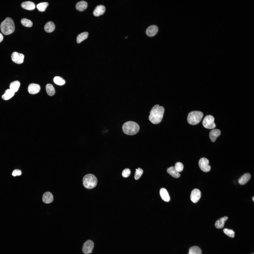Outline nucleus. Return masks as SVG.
<instances>
[{
  "mask_svg": "<svg viewBox=\"0 0 254 254\" xmlns=\"http://www.w3.org/2000/svg\"><path fill=\"white\" fill-rule=\"evenodd\" d=\"M48 5L47 2H44L40 3L38 4L36 7L38 10L41 12L44 11Z\"/></svg>",
  "mask_w": 254,
  "mask_h": 254,
  "instance_id": "cd10ccee",
  "label": "nucleus"
},
{
  "mask_svg": "<svg viewBox=\"0 0 254 254\" xmlns=\"http://www.w3.org/2000/svg\"><path fill=\"white\" fill-rule=\"evenodd\" d=\"M42 199L43 202L44 203L47 204L50 203L53 201V196L51 192H47L43 194Z\"/></svg>",
  "mask_w": 254,
  "mask_h": 254,
  "instance_id": "ddd939ff",
  "label": "nucleus"
},
{
  "mask_svg": "<svg viewBox=\"0 0 254 254\" xmlns=\"http://www.w3.org/2000/svg\"><path fill=\"white\" fill-rule=\"evenodd\" d=\"M158 31V27L155 25H152L149 26L147 29L146 33L149 36L152 37L155 36Z\"/></svg>",
  "mask_w": 254,
  "mask_h": 254,
  "instance_id": "9b49d317",
  "label": "nucleus"
},
{
  "mask_svg": "<svg viewBox=\"0 0 254 254\" xmlns=\"http://www.w3.org/2000/svg\"><path fill=\"white\" fill-rule=\"evenodd\" d=\"M228 219V217L226 216L220 218L216 222L215 225V227L218 229L223 228L225 222Z\"/></svg>",
  "mask_w": 254,
  "mask_h": 254,
  "instance_id": "a211bd4d",
  "label": "nucleus"
},
{
  "mask_svg": "<svg viewBox=\"0 0 254 254\" xmlns=\"http://www.w3.org/2000/svg\"><path fill=\"white\" fill-rule=\"evenodd\" d=\"M202 251L198 246H194L190 247L189 250L188 254H202Z\"/></svg>",
  "mask_w": 254,
  "mask_h": 254,
  "instance_id": "a878e982",
  "label": "nucleus"
},
{
  "mask_svg": "<svg viewBox=\"0 0 254 254\" xmlns=\"http://www.w3.org/2000/svg\"><path fill=\"white\" fill-rule=\"evenodd\" d=\"M20 85V83L18 81H16L11 82L10 85V89L14 92H17Z\"/></svg>",
  "mask_w": 254,
  "mask_h": 254,
  "instance_id": "b1692460",
  "label": "nucleus"
},
{
  "mask_svg": "<svg viewBox=\"0 0 254 254\" xmlns=\"http://www.w3.org/2000/svg\"><path fill=\"white\" fill-rule=\"evenodd\" d=\"M251 177L249 173H246L243 175L239 179V183L241 185L246 184L248 182Z\"/></svg>",
  "mask_w": 254,
  "mask_h": 254,
  "instance_id": "aec40b11",
  "label": "nucleus"
},
{
  "mask_svg": "<svg viewBox=\"0 0 254 254\" xmlns=\"http://www.w3.org/2000/svg\"><path fill=\"white\" fill-rule=\"evenodd\" d=\"M3 39V36L0 33V43L1 42Z\"/></svg>",
  "mask_w": 254,
  "mask_h": 254,
  "instance_id": "c9c22d12",
  "label": "nucleus"
},
{
  "mask_svg": "<svg viewBox=\"0 0 254 254\" xmlns=\"http://www.w3.org/2000/svg\"><path fill=\"white\" fill-rule=\"evenodd\" d=\"M21 22L23 25L27 27H30L32 25V22L30 20L25 18L22 19Z\"/></svg>",
  "mask_w": 254,
  "mask_h": 254,
  "instance_id": "c756f323",
  "label": "nucleus"
},
{
  "mask_svg": "<svg viewBox=\"0 0 254 254\" xmlns=\"http://www.w3.org/2000/svg\"><path fill=\"white\" fill-rule=\"evenodd\" d=\"M40 85L34 83L30 84L28 86V90L29 93L32 94H35L40 91Z\"/></svg>",
  "mask_w": 254,
  "mask_h": 254,
  "instance_id": "f8f14e48",
  "label": "nucleus"
},
{
  "mask_svg": "<svg viewBox=\"0 0 254 254\" xmlns=\"http://www.w3.org/2000/svg\"><path fill=\"white\" fill-rule=\"evenodd\" d=\"M21 6L22 8L28 10H33L35 7L34 3L33 2L29 1L22 2Z\"/></svg>",
  "mask_w": 254,
  "mask_h": 254,
  "instance_id": "dca6fc26",
  "label": "nucleus"
},
{
  "mask_svg": "<svg viewBox=\"0 0 254 254\" xmlns=\"http://www.w3.org/2000/svg\"><path fill=\"white\" fill-rule=\"evenodd\" d=\"M94 246V244L92 241L88 240L84 244L82 251L85 254H88L92 253Z\"/></svg>",
  "mask_w": 254,
  "mask_h": 254,
  "instance_id": "6e6552de",
  "label": "nucleus"
},
{
  "mask_svg": "<svg viewBox=\"0 0 254 254\" xmlns=\"http://www.w3.org/2000/svg\"><path fill=\"white\" fill-rule=\"evenodd\" d=\"M84 186L88 189H91L97 185L98 181L96 177L93 175L89 174L85 175L83 179Z\"/></svg>",
  "mask_w": 254,
  "mask_h": 254,
  "instance_id": "20e7f679",
  "label": "nucleus"
},
{
  "mask_svg": "<svg viewBox=\"0 0 254 254\" xmlns=\"http://www.w3.org/2000/svg\"><path fill=\"white\" fill-rule=\"evenodd\" d=\"M0 30L2 33L5 35L13 32L15 30V26L13 20L9 17H7L1 24Z\"/></svg>",
  "mask_w": 254,
  "mask_h": 254,
  "instance_id": "f03ea898",
  "label": "nucleus"
},
{
  "mask_svg": "<svg viewBox=\"0 0 254 254\" xmlns=\"http://www.w3.org/2000/svg\"><path fill=\"white\" fill-rule=\"evenodd\" d=\"M131 173V171L129 169L126 168L122 172V175L123 177H127L130 175Z\"/></svg>",
  "mask_w": 254,
  "mask_h": 254,
  "instance_id": "72a5a7b5",
  "label": "nucleus"
},
{
  "mask_svg": "<svg viewBox=\"0 0 254 254\" xmlns=\"http://www.w3.org/2000/svg\"><path fill=\"white\" fill-rule=\"evenodd\" d=\"M209 161L208 160L205 158H201L199 162V167L203 171L207 172L209 171L211 169V167L209 164Z\"/></svg>",
  "mask_w": 254,
  "mask_h": 254,
  "instance_id": "0eeeda50",
  "label": "nucleus"
},
{
  "mask_svg": "<svg viewBox=\"0 0 254 254\" xmlns=\"http://www.w3.org/2000/svg\"><path fill=\"white\" fill-rule=\"evenodd\" d=\"M55 28V25L52 21H50L47 22L45 25L44 29L45 31L48 32H51L54 31Z\"/></svg>",
  "mask_w": 254,
  "mask_h": 254,
  "instance_id": "412c9836",
  "label": "nucleus"
},
{
  "mask_svg": "<svg viewBox=\"0 0 254 254\" xmlns=\"http://www.w3.org/2000/svg\"><path fill=\"white\" fill-rule=\"evenodd\" d=\"M24 56L23 54L18 52H13L11 55L12 61L15 63L20 64L22 63L23 61Z\"/></svg>",
  "mask_w": 254,
  "mask_h": 254,
  "instance_id": "1a4fd4ad",
  "label": "nucleus"
},
{
  "mask_svg": "<svg viewBox=\"0 0 254 254\" xmlns=\"http://www.w3.org/2000/svg\"><path fill=\"white\" fill-rule=\"evenodd\" d=\"M252 199L253 201H254V197H253L252 198Z\"/></svg>",
  "mask_w": 254,
  "mask_h": 254,
  "instance_id": "e433bc0d",
  "label": "nucleus"
},
{
  "mask_svg": "<svg viewBox=\"0 0 254 254\" xmlns=\"http://www.w3.org/2000/svg\"><path fill=\"white\" fill-rule=\"evenodd\" d=\"M123 132L126 134L133 135L137 134L139 131L140 127L136 123L133 121H128L125 123L122 126Z\"/></svg>",
  "mask_w": 254,
  "mask_h": 254,
  "instance_id": "7ed1b4c3",
  "label": "nucleus"
},
{
  "mask_svg": "<svg viewBox=\"0 0 254 254\" xmlns=\"http://www.w3.org/2000/svg\"><path fill=\"white\" fill-rule=\"evenodd\" d=\"M220 131L218 129H214L211 130L209 134V137L213 142H214L217 138L221 134Z\"/></svg>",
  "mask_w": 254,
  "mask_h": 254,
  "instance_id": "2eb2a0df",
  "label": "nucleus"
},
{
  "mask_svg": "<svg viewBox=\"0 0 254 254\" xmlns=\"http://www.w3.org/2000/svg\"><path fill=\"white\" fill-rule=\"evenodd\" d=\"M164 111V108L158 104L155 105L151 109L149 119L150 121L155 124L160 123L162 119Z\"/></svg>",
  "mask_w": 254,
  "mask_h": 254,
  "instance_id": "f257e3e1",
  "label": "nucleus"
},
{
  "mask_svg": "<svg viewBox=\"0 0 254 254\" xmlns=\"http://www.w3.org/2000/svg\"><path fill=\"white\" fill-rule=\"evenodd\" d=\"M136 172L135 175V178L136 180H138L141 177L143 173V170L139 168L138 169H136Z\"/></svg>",
  "mask_w": 254,
  "mask_h": 254,
  "instance_id": "2f4dec72",
  "label": "nucleus"
},
{
  "mask_svg": "<svg viewBox=\"0 0 254 254\" xmlns=\"http://www.w3.org/2000/svg\"><path fill=\"white\" fill-rule=\"evenodd\" d=\"M105 10V7L102 5L97 6L93 12L94 15L96 16H99L103 14Z\"/></svg>",
  "mask_w": 254,
  "mask_h": 254,
  "instance_id": "4468645a",
  "label": "nucleus"
},
{
  "mask_svg": "<svg viewBox=\"0 0 254 254\" xmlns=\"http://www.w3.org/2000/svg\"><path fill=\"white\" fill-rule=\"evenodd\" d=\"M88 35V33L87 32H85L79 34L77 38V42L79 43L84 40L87 38Z\"/></svg>",
  "mask_w": 254,
  "mask_h": 254,
  "instance_id": "bb28decb",
  "label": "nucleus"
},
{
  "mask_svg": "<svg viewBox=\"0 0 254 254\" xmlns=\"http://www.w3.org/2000/svg\"><path fill=\"white\" fill-rule=\"evenodd\" d=\"M167 172L173 177L175 178H179L180 175L175 169V167L172 166L167 169Z\"/></svg>",
  "mask_w": 254,
  "mask_h": 254,
  "instance_id": "6ab92c4d",
  "label": "nucleus"
},
{
  "mask_svg": "<svg viewBox=\"0 0 254 254\" xmlns=\"http://www.w3.org/2000/svg\"><path fill=\"white\" fill-rule=\"evenodd\" d=\"M201 196V193L200 191L198 189H195L191 192L190 199L193 202L196 203L198 201Z\"/></svg>",
  "mask_w": 254,
  "mask_h": 254,
  "instance_id": "9d476101",
  "label": "nucleus"
},
{
  "mask_svg": "<svg viewBox=\"0 0 254 254\" xmlns=\"http://www.w3.org/2000/svg\"></svg>",
  "mask_w": 254,
  "mask_h": 254,
  "instance_id": "4c0bfd02",
  "label": "nucleus"
},
{
  "mask_svg": "<svg viewBox=\"0 0 254 254\" xmlns=\"http://www.w3.org/2000/svg\"><path fill=\"white\" fill-rule=\"evenodd\" d=\"M203 116V114L201 111H192L189 113L187 120L190 124L195 125L200 122Z\"/></svg>",
  "mask_w": 254,
  "mask_h": 254,
  "instance_id": "39448f33",
  "label": "nucleus"
},
{
  "mask_svg": "<svg viewBox=\"0 0 254 254\" xmlns=\"http://www.w3.org/2000/svg\"><path fill=\"white\" fill-rule=\"evenodd\" d=\"M46 88L47 93L48 95L52 96L54 95L55 93V88L52 84L50 83L47 84Z\"/></svg>",
  "mask_w": 254,
  "mask_h": 254,
  "instance_id": "393cba45",
  "label": "nucleus"
},
{
  "mask_svg": "<svg viewBox=\"0 0 254 254\" xmlns=\"http://www.w3.org/2000/svg\"><path fill=\"white\" fill-rule=\"evenodd\" d=\"M214 119L212 115H208L204 118L202 123L203 126L205 128L208 129H212L216 126L214 121Z\"/></svg>",
  "mask_w": 254,
  "mask_h": 254,
  "instance_id": "423d86ee",
  "label": "nucleus"
},
{
  "mask_svg": "<svg viewBox=\"0 0 254 254\" xmlns=\"http://www.w3.org/2000/svg\"><path fill=\"white\" fill-rule=\"evenodd\" d=\"M54 82L56 84L62 85L65 83V80L59 76H56L53 79Z\"/></svg>",
  "mask_w": 254,
  "mask_h": 254,
  "instance_id": "c85d7f7f",
  "label": "nucleus"
},
{
  "mask_svg": "<svg viewBox=\"0 0 254 254\" xmlns=\"http://www.w3.org/2000/svg\"><path fill=\"white\" fill-rule=\"evenodd\" d=\"M87 3L84 1H81L78 2L76 4V8L77 10L80 11H82L87 8Z\"/></svg>",
  "mask_w": 254,
  "mask_h": 254,
  "instance_id": "4be33fe9",
  "label": "nucleus"
},
{
  "mask_svg": "<svg viewBox=\"0 0 254 254\" xmlns=\"http://www.w3.org/2000/svg\"><path fill=\"white\" fill-rule=\"evenodd\" d=\"M224 233L231 238H233L235 235V232L232 230L227 228H225L223 230Z\"/></svg>",
  "mask_w": 254,
  "mask_h": 254,
  "instance_id": "7c9ffc66",
  "label": "nucleus"
},
{
  "mask_svg": "<svg viewBox=\"0 0 254 254\" xmlns=\"http://www.w3.org/2000/svg\"><path fill=\"white\" fill-rule=\"evenodd\" d=\"M15 93L10 89H8L5 90L4 94L2 95V98L4 100H8L14 95Z\"/></svg>",
  "mask_w": 254,
  "mask_h": 254,
  "instance_id": "5701e85b",
  "label": "nucleus"
},
{
  "mask_svg": "<svg viewBox=\"0 0 254 254\" xmlns=\"http://www.w3.org/2000/svg\"><path fill=\"white\" fill-rule=\"evenodd\" d=\"M175 167L176 170L179 172L182 171L183 169L184 166L181 163L177 162L175 164Z\"/></svg>",
  "mask_w": 254,
  "mask_h": 254,
  "instance_id": "473e14b6",
  "label": "nucleus"
},
{
  "mask_svg": "<svg viewBox=\"0 0 254 254\" xmlns=\"http://www.w3.org/2000/svg\"><path fill=\"white\" fill-rule=\"evenodd\" d=\"M22 172L21 171L18 169L14 170L12 173V175L14 176H16L17 175H20L21 174Z\"/></svg>",
  "mask_w": 254,
  "mask_h": 254,
  "instance_id": "f704fd0d",
  "label": "nucleus"
},
{
  "mask_svg": "<svg viewBox=\"0 0 254 254\" xmlns=\"http://www.w3.org/2000/svg\"><path fill=\"white\" fill-rule=\"evenodd\" d=\"M160 194L162 199L166 202H168L170 201V197L168 193L167 190L165 188H162L160 190Z\"/></svg>",
  "mask_w": 254,
  "mask_h": 254,
  "instance_id": "f3484780",
  "label": "nucleus"
}]
</instances>
